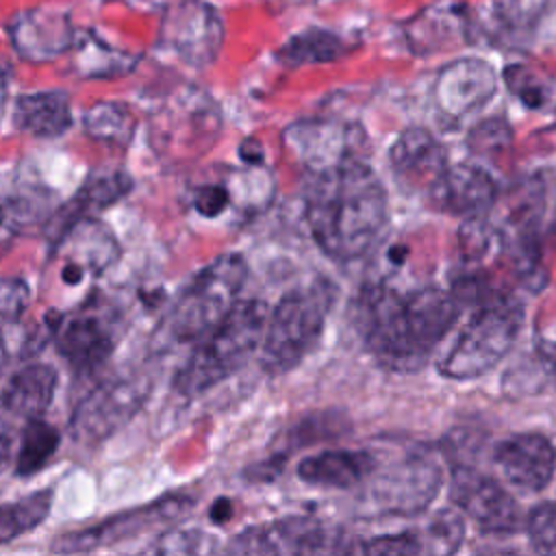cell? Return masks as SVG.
I'll use <instances>...</instances> for the list:
<instances>
[{
	"label": "cell",
	"mask_w": 556,
	"mask_h": 556,
	"mask_svg": "<svg viewBox=\"0 0 556 556\" xmlns=\"http://www.w3.org/2000/svg\"><path fill=\"white\" fill-rule=\"evenodd\" d=\"M458 311L456 295L441 287L397 291L378 280L358 295L356 330L378 365L408 374L426 365L454 326Z\"/></svg>",
	"instance_id": "obj_1"
},
{
	"label": "cell",
	"mask_w": 556,
	"mask_h": 556,
	"mask_svg": "<svg viewBox=\"0 0 556 556\" xmlns=\"http://www.w3.org/2000/svg\"><path fill=\"white\" fill-rule=\"evenodd\" d=\"M304 206L315 243L341 263L367 254L389 222L387 189L356 154L313 172Z\"/></svg>",
	"instance_id": "obj_2"
},
{
	"label": "cell",
	"mask_w": 556,
	"mask_h": 556,
	"mask_svg": "<svg viewBox=\"0 0 556 556\" xmlns=\"http://www.w3.org/2000/svg\"><path fill=\"white\" fill-rule=\"evenodd\" d=\"M267 315L263 300H237L230 313L200 339L176 371V393L195 397L237 374L261 348Z\"/></svg>",
	"instance_id": "obj_3"
},
{
	"label": "cell",
	"mask_w": 556,
	"mask_h": 556,
	"mask_svg": "<svg viewBox=\"0 0 556 556\" xmlns=\"http://www.w3.org/2000/svg\"><path fill=\"white\" fill-rule=\"evenodd\" d=\"M332 300L334 287L328 280H315L282 295L267 315L261 341V365L265 371L285 374L311 354L321 339Z\"/></svg>",
	"instance_id": "obj_4"
},
{
	"label": "cell",
	"mask_w": 556,
	"mask_h": 556,
	"mask_svg": "<svg viewBox=\"0 0 556 556\" xmlns=\"http://www.w3.org/2000/svg\"><path fill=\"white\" fill-rule=\"evenodd\" d=\"M521 326L523 304L510 293L480 304L439 361V371L452 380L489 374L510 352Z\"/></svg>",
	"instance_id": "obj_5"
},
{
	"label": "cell",
	"mask_w": 556,
	"mask_h": 556,
	"mask_svg": "<svg viewBox=\"0 0 556 556\" xmlns=\"http://www.w3.org/2000/svg\"><path fill=\"white\" fill-rule=\"evenodd\" d=\"M245 276V258L237 252L222 254L202 267L182 289L169 313V334L180 343L200 341L237 304Z\"/></svg>",
	"instance_id": "obj_6"
},
{
	"label": "cell",
	"mask_w": 556,
	"mask_h": 556,
	"mask_svg": "<svg viewBox=\"0 0 556 556\" xmlns=\"http://www.w3.org/2000/svg\"><path fill=\"white\" fill-rule=\"evenodd\" d=\"M193 506H195V500L191 495L167 493L148 504L100 519L93 526L65 532L56 536L50 549L56 554H78V552H93L100 547H109L119 541L139 536L148 530L174 526L176 521L185 519L193 510Z\"/></svg>",
	"instance_id": "obj_7"
},
{
	"label": "cell",
	"mask_w": 556,
	"mask_h": 556,
	"mask_svg": "<svg viewBox=\"0 0 556 556\" xmlns=\"http://www.w3.org/2000/svg\"><path fill=\"white\" fill-rule=\"evenodd\" d=\"M367 480H371L369 500L376 508L391 515H415L437 495L441 469L430 452L419 447L406 450L397 458L384 463L376 456V465Z\"/></svg>",
	"instance_id": "obj_8"
},
{
	"label": "cell",
	"mask_w": 556,
	"mask_h": 556,
	"mask_svg": "<svg viewBox=\"0 0 556 556\" xmlns=\"http://www.w3.org/2000/svg\"><path fill=\"white\" fill-rule=\"evenodd\" d=\"M143 378H115L93 387L72 410L70 432L80 445H98L122 430L148 400Z\"/></svg>",
	"instance_id": "obj_9"
},
{
	"label": "cell",
	"mask_w": 556,
	"mask_h": 556,
	"mask_svg": "<svg viewBox=\"0 0 556 556\" xmlns=\"http://www.w3.org/2000/svg\"><path fill=\"white\" fill-rule=\"evenodd\" d=\"M163 35L169 50L189 67L204 70L219 56L224 22L217 9L204 0L176 2L165 22Z\"/></svg>",
	"instance_id": "obj_10"
},
{
	"label": "cell",
	"mask_w": 556,
	"mask_h": 556,
	"mask_svg": "<svg viewBox=\"0 0 556 556\" xmlns=\"http://www.w3.org/2000/svg\"><path fill=\"white\" fill-rule=\"evenodd\" d=\"M450 500L486 534H515L521 528V510L515 497L493 478L471 467L454 469Z\"/></svg>",
	"instance_id": "obj_11"
},
{
	"label": "cell",
	"mask_w": 556,
	"mask_h": 556,
	"mask_svg": "<svg viewBox=\"0 0 556 556\" xmlns=\"http://www.w3.org/2000/svg\"><path fill=\"white\" fill-rule=\"evenodd\" d=\"M235 554H317L345 552L321 521L308 517H287L276 523L254 526L239 532L226 547Z\"/></svg>",
	"instance_id": "obj_12"
},
{
	"label": "cell",
	"mask_w": 556,
	"mask_h": 556,
	"mask_svg": "<svg viewBox=\"0 0 556 556\" xmlns=\"http://www.w3.org/2000/svg\"><path fill=\"white\" fill-rule=\"evenodd\" d=\"M497 91V74L484 59L465 56L447 63L434 78L432 100L447 122H463L480 111Z\"/></svg>",
	"instance_id": "obj_13"
},
{
	"label": "cell",
	"mask_w": 556,
	"mask_h": 556,
	"mask_svg": "<svg viewBox=\"0 0 556 556\" xmlns=\"http://www.w3.org/2000/svg\"><path fill=\"white\" fill-rule=\"evenodd\" d=\"M119 252L115 235L98 217L78 219L54 239V256L61 258V278L67 285L102 274L115 263Z\"/></svg>",
	"instance_id": "obj_14"
},
{
	"label": "cell",
	"mask_w": 556,
	"mask_h": 556,
	"mask_svg": "<svg viewBox=\"0 0 556 556\" xmlns=\"http://www.w3.org/2000/svg\"><path fill=\"white\" fill-rule=\"evenodd\" d=\"M432 208L458 217H482L497 202V182L480 165H447L426 193Z\"/></svg>",
	"instance_id": "obj_15"
},
{
	"label": "cell",
	"mask_w": 556,
	"mask_h": 556,
	"mask_svg": "<svg viewBox=\"0 0 556 556\" xmlns=\"http://www.w3.org/2000/svg\"><path fill=\"white\" fill-rule=\"evenodd\" d=\"M9 37L15 52L28 63H46L74 46L70 13L63 9H24L9 22Z\"/></svg>",
	"instance_id": "obj_16"
},
{
	"label": "cell",
	"mask_w": 556,
	"mask_h": 556,
	"mask_svg": "<svg viewBox=\"0 0 556 556\" xmlns=\"http://www.w3.org/2000/svg\"><path fill=\"white\" fill-rule=\"evenodd\" d=\"M59 356L76 374H91L109 361L115 350V334L104 315L100 313H74L67 319L56 321L52 332Z\"/></svg>",
	"instance_id": "obj_17"
},
{
	"label": "cell",
	"mask_w": 556,
	"mask_h": 556,
	"mask_svg": "<svg viewBox=\"0 0 556 556\" xmlns=\"http://www.w3.org/2000/svg\"><path fill=\"white\" fill-rule=\"evenodd\" d=\"M502 476L521 491L545 489L556 471V450L539 432H519L502 439L493 450Z\"/></svg>",
	"instance_id": "obj_18"
},
{
	"label": "cell",
	"mask_w": 556,
	"mask_h": 556,
	"mask_svg": "<svg viewBox=\"0 0 556 556\" xmlns=\"http://www.w3.org/2000/svg\"><path fill=\"white\" fill-rule=\"evenodd\" d=\"M389 165L395 180L408 191L428 193L447 167L445 150L426 128H406L389 150Z\"/></svg>",
	"instance_id": "obj_19"
},
{
	"label": "cell",
	"mask_w": 556,
	"mask_h": 556,
	"mask_svg": "<svg viewBox=\"0 0 556 556\" xmlns=\"http://www.w3.org/2000/svg\"><path fill=\"white\" fill-rule=\"evenodd\" d=\"M282 137L285 146H289L311 172H319L356 154V130L339 122L302 119L291 124Z\"/></svg>",
	"instance_id": "obj_20"
},
{
	"label": "cell",
	"mask_w": 556,
	"mask_h": 556,
	"mask_svg": "<svg viewBox=\"0 0 556 556\" xmlns=\"http://www.w3.org/2000/svg\"><path fill=\"white\" fill-rule=\"evenodd\" d=\"M406 41L415 54H430L454 39H471L469 11L460 2L439 0L424 7L404 26Z\"/></svg>",
	"instance_id": "obj_21"
},
{
	"label": "cell",
	"mask_w": 556,
	"mask_h": 556,
	"mask_svg": "<svg viewBox=\"0 0 556 556\" xmlns=\"http://www.w3.org/2000/svg\"><path fill=\"white\" fill-rule=\"evenodd\" d=\"M59 371L50 363H28L11 374L0 391V404L7 413L33 419L41 417L56 393Z\"/></svg>",
	"instance_id": "obj_22"
},
{
	"label": "cell",
	"mask_w": 556,
	"mask_h": 556,
	"mask_svg": "<svg viewBox=\"0 0 556 556\" xmlns=\"http://www.w3.org/2000/svg\"><path fill=\"white\" fill-rule=\"evenodd\" d=\"M376 465L374 452L367 450H328L306 456L298 465V478L313 486L352 489L367 480Z\"/></svg>",
	"instance_id": "obj_23"
},
{
	"label": "cell",
	"mask_w": 556,
	"mask_h": 556,
	"mask_svg": "<svg viewBox=\"0 0 556 556\" xmlns=\"http://www.w3.org/2000/svg\"><path fill=\"white\" fill-rule=\"evenodd\" d=\"M13 124L33 137L54 139L72 126V102L63 89L30 91L15 98Z\"/></svg>",
	"instance_id": "obj_24"
},
{
	"label": "cell",
	"mask_w": 556,
	"mask_h": 556,
	"mask_svg": "<svg viewBox=\"0 0 556 556\" xmlns=\"http://www.w3.org/2000/svg\"><path fill=\"white\" fill-rule=\"evenodd\" d=\"M493 15L502 39L515 48L534 43L547 28L556 33V0H497Z\"/></svg>",
	"instance_id": "obj_25"
},
{
	"label": "cell",
	"mask_w": 556,
	"mask_h": 556,
	"mask_svg": "<svg viewBox=\"0 0 556 556\" xmlns=\"http://www.w3.org/2000/svg\"><path fill=\"white\" fill-rule=\"evenodd\" d=\"M132 189V178L126 172H111V174H96L85 180L78 191L72 195L70 202L61 206L54 217L56 237L70 228L74 222L85 217H96V213L109 208ZM54 237V239H56Z\"/></svg>",
	"instance_id": "obj_26"
},
{
	"label": "cell",
	"mask_w": 556,
	"mask_h": 556,
	"mask_svg": "<svg viewBox=\"0 0 556 556\" xmlns=\"http://www.w3.org/2000/svg\"><path fill=\"white\" fill-rule=\"evenodd\" d=\"M502 387L508 397L541 395L556 389V341L536 339L532 352L504 374Z\"/></svg>",
	"instance_id": "obj_27"
},
{
	"label": "cell",
	"mask_w": 556,
	"mask_h": 556,
	"mask_svg": "<svg viewBox=\"0 0 556 556\" xmlns=\"http://www.w3.org/2000/svg\"><path fill=\"white\" fill-rule=\"evenodd\" d=\"M352 46L334 30L311 26L293 37H289L278 48V61L287 67H302V65H319L332 63L345 56Z\"/></svg>",
	"instance_id": "obj_28"
},
{
	"label": "cell",
	"mask_w": 556,
	"mask_h": 556,
	"mask_svg": "<svg viewBox=\"0 0 556 556\" xmlns=\"http://www.w3.org/2000/svg\"><path fill=\"white\" fill-rule=\"evenodd\" d=\"M85 132L106 146H128L137 130V117L128 104L102 100L83 113Z\"/></svg>",
	"instance_id": "obj_29"
},
{
	"label": "cell",
	"mask_w": 556,
	"mask_h": 556,
	"mask_svg": "<svg viewBox=\"0 0 556 556\" xmlns=\"http://www.w3.org/2000/svg\"><path fill=\"white\" fill-rule=\"evenodd\" d=\"M59 445H61V434L52 424H48L41 417L26 419V426L22 428L20 443H17L15 473L22 478H28L41 471L52 460Z\"/></svg>",
	"instance_id": "obj_30"
},
{
	"label": "cell",
	"mask_w": 556,
	"mask_h": 556,
	"mask_svg": "<svg viewBox=\"0 0 556 556\" xmlns=\"http://www.w3.org/2000/svg\"><path fill=\"white\" fill-rule=\"evenodd\" d=\"M508 91L530 111H556V78L526 63H513L502 74Z\"/></svg>",
	"instance_id": "obj_31"
},
{
	"label": "cell",
	"mask_w": 556,
	"mask_h": 556,
	"mask_svg": "<svg viewBox=\"0 0 556 556\" xmlns=\"http://www.w3.org/2000/svg\"><path fill=\"white\" fill-rule=\"evenodd\" d=\"M52 497V489H41L20 500L0 504V545L11 543L39 528L50 515Z\"/></svg>",
	"instance_id": "obj_32"
},
{
	"label": "cell",
	"mask_w": 556,
	"mask_h": 556,
	"mask_svg": "<svg viewBox=\"0 0 556 556\" xmlns=\"http://www.w3.org/2000/svg\"><path fill=\"white\" fill-rule=\"evenodd\" d=\"M513 128L504 117H486L467 135V148L486 161L502 159L513 148Z\"/></svg>",
	"instance_id": "obj_33"
},
{
	"label": "cell",
	"mask_w": 556,
	"mask_h": 556,
	"mask_svg": "<svg viewBox=\"0 0 556 556\" xmlns=\"http://www.w3.org/2000/svg\"><path fill=\"white\" fill-rule=\"evenodd\" d=\"M463 517L454 510H439L430 523L419 532L424 552L432 554H450L456 552L463 543Z\"/></svg>",
	"instance_id": "obj_34"
},
{
	"label": "cell",
	"mask_w": 556,
	"mask_h": 556,
	"mask_svg": "<svg viewBox=\"0 0 556 556\" xmlns=\"http://www.w3.org/2000/svg\"><path fill=\"white\" fill-rule=\"evenodd\" d=\"M215 541L211 534L195 528H172L163 532L152 545L143 552L150 554H204L213 552Z\"/></svg>",
	"instance_id": "obj_35"
},
{
	"label": "cell",
	"mask_w": 556,
	"mask_h": 556,
	"mask_svg": "<svg viewBox=\"0 0 556 556\" xmlns=\"http://www.w3.org/2000/svg\"><path fill=\"white\" fill-rule=\"evenodd\" d=\"M526 530L534 552L556 554V504L541 502L526 519Z\"/></svg>",
	"instance_id": "obj_36"
},
{
	"label": "cell",
	"mask_w": 556,
	"mask_h": 556,
	"mask_svg": "<svg viewBox=\"0 0 556 556\" xmlns=\"http://www.w3.org/2000/svg\"><path fill=\"white\" fill-rule=\"evenodd\" d=\"M363 554H421V539L419 532H397V534H384V536H374L367 539L363 545L356 547Z\"/></svg>",
	"instance_id": "obj_37"
},
{
	"label": "cell",
	"mask_w": 556,
	"mask_h": 556,
	"mask_svg": "<svg viewBox=\"0 0 556 556\" xmlns=\"http://www.w3.org/2000/svg\"><path fill=\"white\" fill-rule=\"evenodd\" d=\"M30 302V287L22 278H0V319L15 321Z\"/></svg>",
	"instance_id": "obj_38"
},
{
	"label": "cell",
	"mask_w": 556,
	"mask_h": 556,
	"mask_svg": "<svg viewBox=\"0 0 556 556\" xmlns=\"http://www.w3.org/2000/svg\"><path fill=\"white\" fill-rule=\"evenodd\" d=\"M191 204L202 217H219L230 204V187L224 182H204L193 189Z\"/></svg>",
	"instance_id": "obj_39"
},
{
	"label": "cell",
	"mask_w": 556,
	"mask_h": 556,
	"mask_svg": "<svg viewBox=\"0 0 556 556\" xmlns=\"http://www.w3.org/2000/svg\"><path fill=\"white\" fill-rule=\"evenodd\" d=\"M13 456V439L9 434V430L0 424V473L9 467Z\"/></svg>",
	"instance_id": "obj_40"
},
{
	"label": "cell",
	"mask_w": 556,
	"mask_h": 556,
	"mask_svg": "<svg viewBox=\"0 0 556 556\" xmlns=\"http://www.w3.org/2000/svg\"><path fill=\"white\" fill-rule=\"evenodd\" d=\"M208 515H211V519L215 521V523H224V521H228L230 519V515H232V504H230V500H215L213 502V506H211V510H208Z\"/></svg>",
	"instance_id": "obj_41"
},
{
	"label": "cell",
	"mask_w": 556,
	"mask_h": 556,
	"mask_svg": "<svg viewBox=\"0 0 556 556\" xmlns=\"http://www.w3.org/2000/svg\"><path fill=\"white\" fill-rule=\"evenodd\" d=\"M243 143L250 148V152H248V150H243V148H239L241 156H243L248 163H252V165H258V163L263 161V146H261L256 139H245Z\"/></svg>",
	"instance_id": "obj_42"
},
{
	"label": "cell",
	"mask_w": 556,
	"mask_h": 556,
	"mask_svg": "<svg viewBox=\"0 0 556 556\" xmlns=\"http://www.w3.org/2000/svg\"><path fill=\"white\" fill-rule=\"evenodd\" d=\"M7 358H9V352H7V343H4V337L0 332V376H2V369L7 365Z\"/></svg>",
	"instance_id": "obj_43"
},
{
	"label": "cell",
	"mask_w": 556,
	"mask_h": 556,
	"mask_svg": "<svg viewBox=\"0 0 556 556\" xmlns=\"http://www.w3.org/2000/svg\"><path fill=\"white\" fill-rule=\"evenodd\" d=\"M7 78H9V67L4 63H0V87L7 83Z\"/></svg>",
	"instance_id": "obj_44"
},
{
	"label": "cell",
	"mask_w": 556,
	"mask_h": 556,
	"mask_svg": "<svg viewBox=\"0 0 556 556\" xmlns=\"http://www.w3.org/2000/svg\"><path fill=\"white\" fill-rule=\"evenodd\" d=\"M2 222H4V206L0 204V226H2Z\"/></svg>",
	"instance_id": "obj_45"
}]
</instances>
